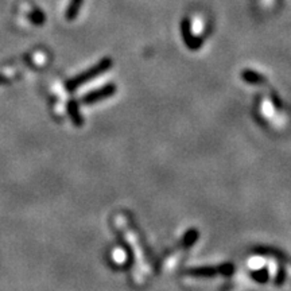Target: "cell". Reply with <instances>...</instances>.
<instances>
[{"label": "cell", "mask_w": 291, "mask_h": 291, "mask_svg": "<svg viewBox=\"0 0 291 291\" xmlns=\"http://www.w3.org/2000/svg\"><path fill=\"white\" fill-rule=\"evenodd\" d=\"M113 93H115V85L109 84V85H105L103 86V88H100V89L90 92L89 94H86L85 97H84V103H94V101H99V100L101 99L109 97V96Z\"/></svg>", "instance_id": "cell-3"}, {"label": "cell", "mask_w": 291, "mask_h": 291, "mask_svg": "<svg viewBox=\"0 0 291 291\" xmlns=\"http://www.w3.org/2000/svg\"><path fill=\"white\" fill-rule=\"evenodd\" d=\"M112 258H113V260H115L118 264H123V263L127 262V252L122 250V248H118V250L113 251Z\"/></svg>", "instance_id": "cell-6"}, {"label": "cell", "mask_w": 291, "mask_h": 291, "mask_svg": "<svg viewBox=\"0 0 291 291\" xmlns=\"http://www.w3.org/2000/svg\"><path fill=\"white\" fill-rule=\"evenodd\" d=\"M109 68H111V60L105 58V60L99 62L96 66L90 68L89 70H86V72L81 73L80 76L73 78V80H70V81L68 82V88H69V89H76V88H78V86L82 85V84H85L86 81H90V80H93L94 77H97V76H100L101 73H104V72L109 69Z\"/></svg>", "instance_id": "cell-1"}, {"label": "cell", "mask_w": 291, "mask_h": 291, "mask_svg": "<svg viewBox=\"0 0 291 291\" xmlns=\"http://www.w3.org/2000/svg\"><path fill=\"white\" fill-rule=\"evenodd\" d=\"M181 31H182V38H184L185 43H186V46H188L189 49L197 50L198 47L202 45L201 39L193 34L189 19H184V21H182V25H181Z\"/></svg>", "instance_id": "cell-2"}, {"label": "cell", "mask_w": 291, "mask_h": 291, "mask_svg": "<svg viewBox=\"0 0 291 291\" xmlns=\"http://www.w3.org/2000/svg\"><path fill=\"white\" fill-rule=\"evenodd\" d=\"M82 2H84V0H70V5L69 7H68V13H66L68 19H74V18L77 17Z\"/></svg>", "instance_id": "cell-4"}, {"label": "cell", "mask_w": 291, "mask_h": 291, "mask_svg": "<svg viewBox=\"0 0 291 291\" xmlns=\"http://www.w3.org/2000/svg\"><path fill=\"white\" fill-rule=\"evenodd\" d=\"M243 78H244L247 82H251V84H254V82H260L264 80V78L262 77V74L255 73L252 70H246V72L243 73Z\"/></svg>", "instance_id": "cell-5"}, {"label": "cell", "mask_w": 291, "mask_h": 291, "mask_svg": "<svg viewBox=\"0 0 291 291\" xmlns=\"http://www.w3.org/2000/svg\"><path fill=\"white\" fill-rule=\"evenodd\" d=\"M262 111H263V113L268 118V116H271L272 113H274V107H272V104H268L266 101V103L263 104V108H262Z\"/></svg>", "instance_id": "cell-8"}, {"label": "cell", "mask_w": 291, "mask_h": 291, "mask_svg": "<svg viewBox=\"0 0 291 291\" xmlns=\"http://www.w3.org/2000/svg\"><path fill=\"white\" fill-rule=\"evenodd\" d=\"M259 259L260 258H252L250 260V267L252 268V270L256 271L258 268H260V267L263 266V263L264 262H263V260H259Z\"/></svg>", "instance_id": "cell-7"}]
</instances>
